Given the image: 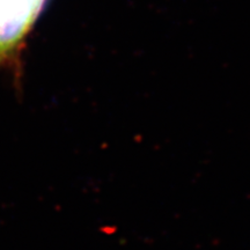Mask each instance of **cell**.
<instances>
[{
    "mask_svg": "<svg viewBox=\"0 0 250 250\" xmlns=\"http://www.w3.org/2000/svg\"><path fill=\"white\" fill-rule=\"evenodd\" d=\"M46 0H0V56L14 51L35 24Z\"/></svg>",
    "mask_w": 250,
    "mask_h": 250,
    "instance_id": "6da1fadb",
    "label": "cell"
}]
</instances>
